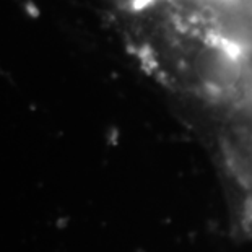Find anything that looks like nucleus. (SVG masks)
<instances>
[{
	"instance_id": "nucleus-1",
	"label": "nucleus",
	"mask_w": 252,
	"mask_h": 252,
	"mask_svg": "<svg viewBox=\"0 0 252 252\" xmlns=\"http://www.w3.org/2000/svg\"><path fill=\"white\" fill-rule=\"evenodd\" d=\"M130 54L203 138L252 234V0H112Z\"/></svg>"
}]
</instances>
